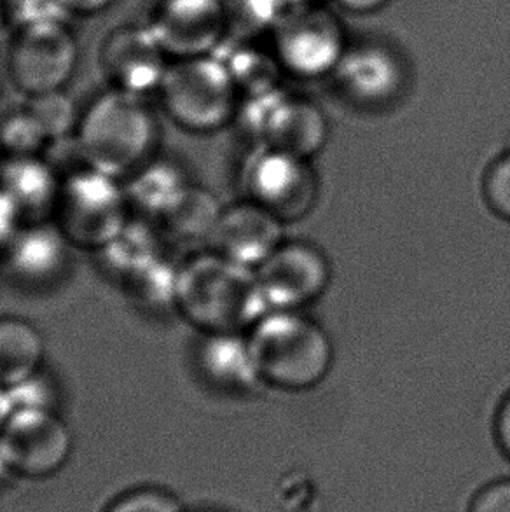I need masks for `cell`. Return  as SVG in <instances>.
Segmentation results:
<instances>
[{"mask_svg":"<svg viewBox=\"0 0 510 512\" xmlns=\"http://www.w3.org/2000/svg\"><path fill=\"white\" fill-rule=\"evenodd\" d=\"M173 312L201 334L247 333L269 308L255 270L201 247L177 261Z\"/></svg>","mask_w":510,"mask_h":512,"instance_id":"1","label":"cell"},{"mask_svg":"<svg viewBox=\"0 0 510 512\" xmlns=\"http://www.w3.org/2000/svg\"><path fill=\"white\" fill-rule=\"evenodd\" d=\"M74 139L88 167L125 180L158 156V112L144 95L109 88L81 111Z\"/></svg>","mask_w":510,"mask_h":512,"instance_id":"2","label":"cell"},{"mask_svg":"<svg viewBox=\"0 0 510 512\" xmlns=\"http://www.w3.org/2000/svg\"><path fill=\"white\" fill-rule=\"evenodd\" d=\"M249 338L266 387L304 392L331 373V336L304 310H269L250 329Z\"/></svg>","mask_w":510,"mask_h":512,"instance_id":"3","label":"cell"},{"mask_svg":"<svg viewBox=\"0 0 510 512\" xmlns=\"http://www.w3.org/2000/svg\"><path fill=\"white\" fill-rule=\"evenodd\" d=\"M158 95L166 118L194 135L221 132L240 107V88L228 63L212 55L170 60Z\"/></svg>","mask_w":510,"mask_h":512,"instance_id":"4","label":"cell"},{"mask_svg":"<svg viewBox=\"0 0 510 512\" xmlns=\"http://www.w3.org/2000/svg\"><path fill=\"white\" fill-rule=\"evenodd\" d=\"M133 215L125 180L91 167L63 175L51 222L72 249L98 254Z\"/></svg>","mask_w":510,"mask_h":512,"instance_id":"5","label":"cell"},{"mask_svg":"<svg viewBox=\"0 0 510 512\" xmlns=\"http://www.w3.org/2000/svg\"><path fill=\"white\" fill-rule=\"evenodd\" d=\"M77 65V37L56 16L23 21L7 48V77L28 98L65 90L76 74Z\"/></svg>","mask_w":510,"mask_h":512,"instance_id":"6","label":"cell"},{"mask_svg":"<svg viewBox=\"0 0 510 512\" xmlns=\"http://www.w3.org/2000/svg\"><path fill=\"white\" fill-rule=\"evenodd\" d=\"M236 119L255 146L276 147L304 160H313L329 139V123L317 105L276 88L249 95Z\"/></svg>","mask_w":510,"mask_h":512,"instance_id":"7","label":"cell"},{"mask_svg":"<svg viewBox=\"0 0 510 512\" xmlns=\"http://www.w3.org/2000/svg\"><path fill=\"white\" fill-rule=\"evenodd\" d=\"M72 451L74 436L58 409L13 408L0 429V457L18 478H51Z\"/></svg>","mask_w":510,"mask_h":512,"instance_id":"8","label":"cell"},{"mask_svg":"<svg viewBox=\"0 0 510 512\" xmlns=\"http://www.w3.org/2000/svg\"><path fill=\"white\" fill-rule=\"evenodd\" d=\"M245 198L285 224L301 221L318 201V175L311 160L269 146H255L242 168Z\"/></svg>","mask_w":510,"mask_h":512,"instance_id":"9","label":"cell"},{"mask_svg":"<svg viewBox=\"0 0 510 512\" xmlns=\"http://www.w3.org/2000/svg\"><path fill=\"white\" fill-rule=\"evenodd\" d=\"M255 275L269 310H306L329 289L332 268L315 243L285 238Z\"/></svg>","mask_w":510,"mask_h":512,"instance_id":"10","label":"cell"},{"mask_svg":"<svg viewBox=\"0 0 510 512\" xmlns=\"http://www.w3.org/2000/svg\"><path fill=\"white\" fill-rule=\"evenodd\" d=\"M70 243L51 221L20 224L0 249V268L21 289L58 284L70 266Z\"/></svg>","mask_w":510,"mask_h":512,"instance_id":"11","label":"cell"},{"mask_svg":"<svg viewBox=\"0 0 510 512\" xmlns=\"http://www.w3.org/2000/svg\"><path fill=\"white\" fill-rule=\"evenodd\" d=\"M276 53L283 67L299 77L336 72L346 49L338 21L320 9L287 14L276 34Z\"/></svg>","mask_w":510,"mask_h":512,"instance_id":"12","label":"cell"},{"mask_svg":"<svg viewBox=\"0 0 510 512\" xmlns=\"http://www.w3.org/2000/svg\"><path fill=\"white\" fill-rule=\"evenodd\" d=\"M147 27L170 60L212 55L228 27L222 0H159Z\"/></svg>","mask_w":510,"mask_h":512,"instance_id":"13","label":"cell"},{"mask_svg":"<svg viewBox=\"0 0 510 512\" xmlns=\"http://www.w3.org/2000/svg\"><path fill=\"white\" fill-rule=\"evenodd\" d=\"M170 58L149 27H119L105 37L100 67L116 90L147 95L158 91Z\"/></svg>","mask_w":510,"mask_h":512,"instance_id":"14","label":"cell"},{"mask_svg":"<svg viewBox=\"0 0 510 512\" xmlns=\"http://www.w3.org/2000/svg\"><path fill=\"white\" fill-rule=\"evenodd\" d=\"M283 229L285 222L280 217L259 203L243 198L222 208L205 249L257 270L282 245L285 240Z\"/></svg>","mask_w":510,"mask_h":512,"instance_id":"15","label":"cell"},{"mask_svg":"<svg viewBox=\"0 0 510 512\" xmlns=\"http://www.w3.org/2000/svg\"><path fill=\"white\" fill-rule=\"evenodd\" d=\"M194 366L207 385L224 394L254 395L264 385L247 333L201 334Z\"/></svg>","mask_w":510,"mask_h":512,"instance_id":"16","label":"cell"},{"mask_svg":"<svg viewBox=\"0 0 510 512\" xmlns=\"http://www.w3.org/2000/svg\"><path fill=\"white\" fill-rule=\"evenodd\" d=\"M62 179V173L44 154L0 160V196L13 210L18 224L53 219Z\"/></svg>","mask_w":510,"mask_h":512,"instance_id":"17","label":"cell"},{"mask_svg":"<svg viewBox=\"0 0 510 512\" xmlns=\"http://www.w3.org/2000/svg\"><path fill=\"white\" fill-rule=\"evenodd\" d=\"M336 74L346 93L367 105L392 102L404 83L399 60L388 49L378 46L348 49Z\"/></svg>","mask_w":510,"mask_h":512,"instance_id":"18","label":"cell"},{"mask_svg":"<svg viewBox=\"0 0 510 512\" xmlns=\"http://www.w3.org/2000/svg\"><path fill=\"white\" fill-rule=\"evenodd\" d=\"M193 184L186 167L168 156H154L125 179L133 214L158 219Z\"/></svg>","mask_w":510,"mask_h":512,"instance_id":"19","label":"cell"},{"mask_svg":"<svg viewBox=\"0 0 510 512\" xmlns=\"http://www.w3.org/2000/svg\"><path fill=\"white\" fill-rule=\"evenodd\" d=\"M46 340L34 322L0 317V388L13 390L46 367Z\"/></svg>","mask_w":510,"mask_h":512,"instance_id":"20","label":"cell"},{"mask_svg":"<svg viewBox=\"0 0 510 512\" xmlns=\"http://www.w3.org/2000/svg\"><path fill=\"white\" fill-rule=\"evenodd\" d=\"M219 198L207 187L191 184L163 214L158 222L166 240L177 243H201L207 247L222 214Z\"/></svg>","mask_w":510,"mask_h":512,"instance_id":"21","label":"cell"},{"mask_svg":"<svg viewBox=\"0 0 510 512\" xmlns=\"http://www.w3.org/2000/svg\"><path fill=\"white\" fill-rule=\"evenodd\" d=\"M165 242L158 222L145 215L133 214L118 236L95 256L100 257L105 271L119 282L165 256Z\"/></svg>","mask_w":510,"mask_h":512,"instance_id":"22","label":"cell"},{"mask_svg":"<svg viewBox=\"0 0 510 512\" xmlns=\"http://www.w3.org/2000/svg\"><path fill=\"white\" fill-rule=\"evenodd\" d=\"M177 261L161 256L144 268L119 280L121 291L133 305L147 313L173 310Z\"/></svg>","mask_w":510,"mask_h":512,"instance_id":"23","label":"cell"},{"mask_svg":"<svg viewBox=\"0 0 510 512\" xmlns=\"http://www.w3.org/2000/svg\"><path fill=\"white\" fill-rule=\"evenodd\" d=\"M48 133L27 105L9 111L0 118V153L2 158L41 156L49 146Z\"/></svg>","mask_w":510,"mask_h":512,"instance_id":"24","label":"cell"},{"mask_svg":"<svg viewBox=\"0 0 510 512\" xmlns=\"http://www.w3.org/2000/svg\"><path fill=\"white\" fill-rule=\"evenodd\" d=\"M28 111L41 123L49 140L65 139L76 132L81 112L65 90L48 91L28 98Z\"/></svg>","mask_w":510,"mask_h":512,"instance_id":"25","label":"cell"},{"mask_svg":"<svg viewBox=\"0 0 510 512\" xmlns=\"http://www.w3.org/2000/svg\"><path fill=\"white\" fill-rule=\"evenodd\" d=\"M102 512H189L175 493L161 486H137L118 495Z\"/></svg>","mask_w":510,"mask_h":512,"instance_id":"26","label":"cell"},{"mask_svg":"<svg viewBox=\"0 0 510 512\" xmlns=\"http://www.w3.org/2000/svg\"><path fill=\"white\" fill-rule=\"evenodd\" d=\"M9 397L13 408L58 409L62 394L55 376L44 367L20 387L9 390Z\"/></svg>","mask_w":510,"mask_h":512,"instance_id":"27","label":"cell"},{"mask_svg":"<svg viewBox=\"0 0 510 512\" xmlns=\"http://www.w3.org/2000/svg\"><path fill=\"white\" fill-rule=\"evenodd\" d=\"M483 191L493 214L510 222V149L491 163L484 175Z\"/></svg>","mask_w":510,"mask_h":512,"instance_id":"28","label":"cell"},{"mask_svg":"<svg viewBox=\"0 0 510 512\" xmlns=\"http://www.w3.org/2000/svg\"><path fill=\"white\" fill-rule=\"evenodd\" d=\"M469 512H510V478L498 479L479 490Z\"/></svg>","mask_w":510,"mask_h":512,"instance_id":"29","label":"cell"},{"mask_svg":"<svg viewBox=\"0 0 510 512\" xmlns=\"http://www.w3.org/2000/svg\"><path fill=\"white\" fill-rule=\"evenodd\" d=\"M63 13L77 16H95L114 6L116 0H55Z\"/></svg>","mask_w":510,"mask_h":512,"instance_id":"30","label":"cell"},{"mask_svg":"<svg viewBox=\"0 0 510 512\" xmlns=\"http://www.w3.org/2000/svg\"><path fill=\"white\" fill-rule=\"evenodd\" d=\"M495 437L500 450L504 451L505 457L510 460V392L498 406L495 416Z\"/></svg>","mask_w":510,"mask_h":512,"instance_id":"31","label":"cell"},{"mask_svg":"<svg viewBox=\"0 0 510 512\" xmlns=\"http://www.w3.org/2000/svg\"><path fill=\"white\" fill-rule=\"evenodd\" d=\"M18 219L14 215L11 207L7 205V201L0 196V249L4 247V243L9 240V236L13 235L14 229L18 228Z\"/></svg>","mask_w":510,"mask_h":512,"instance_id":"32","label":"cell"},{"mask_svg":"<svg viewBox=\"0 0 510 512\" xmlns=\"http://www.w3.org/2000/svg\"><path fill=\"white\" fill-rule=\"evenodd\" d=\"M346 9L350 11H357V13H367V11H374L378 7L386 4L388 0H339Z\"/></svg>","mask_w":510,"mask_h":512,"instance_id":"33","label":"cell"},{"mask_svg":"<svg viewBox=\"0 0 510 512\" xmlns=\"http://www.w3.org/2000/svg\"><path fill=\"white\" fill-rule=\"evenodd\" d=\"M11 411H13V404H11L9 392L4 390V388H0V429H2V425L6 423L7 416H9Z\"/></svg>","mask_w":510,"mask_h":512,"instance_id":"34","label":"cell"},{"mask_svg":"<svg viewBox=\"0 0 510 512\" xmlns=\"http://www.w3.org/2000/svg\"><path fill=\"white\" fill-rule=\"evenodd\" d=\"M7 32V13L6 7L2 4V0H0V42L4 41V37H6Z\"/></svg>","mask_w":510,"mask_h":512,"instance_id":"35","label":"cell"},{"mask_svg":"<svg viewBox=\"0 0 510 512\" xmlns=\"http://www.w3.org/2000/svg\"><path fill=\"white\" fill-rule=\"evenodd\" d=\"M6 65L0 62V97H2V93H4V81H6Z\"/></svg>","mask_w":510,"mask_h":512,"instance_id":"36","label":"cell"},{"mask_svg":"<svg viewBox=\"0 0 510 512\" xmlns=\"http://www.w3.org/2000/svg\"><path fill=\"white\" fill-rule=\"evenodd\" d=\"M283 2H287V4H303V2H308V0H283Z\"/></svg>","mask_w":510,"mask_h":512,"instance_id":"37","label":"cell"},{"mask_svg":"<svg viewBox=\"0 0 510 512\" xmlns=\"http://www.w3.org/2000/svg\"><path fill=\"white\" fill-rule=\"evenodd\" d=\"M0 160H2V153H0Z\"/></svg>","mask_w":510,"mask_h":512,"instance_id":"38","label":"cell"}]
</instances>
